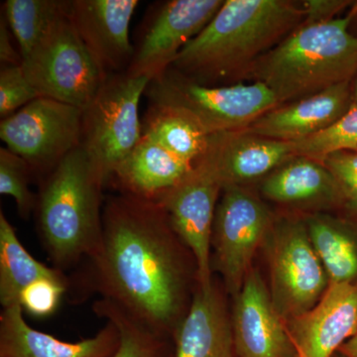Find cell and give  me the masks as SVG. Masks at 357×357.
Instances as JSON below:
<instances>
[{
	"mask_svg": "<svg viewBox=\"0 0 357 357\" xmlns=\"http://www.w3.org/2000/svg\"><path fill=\"white\" fill-rule=\"evenodd\" d=\"M354 14L303 22L260 58L249 75L271 89L280 105L351 82L357 73V37L349 30Z\"/></svg>",
	"mask_w": 357,
	"mask_h": 357,
	"instance_id": "4",
	"label": "cell"
},
{
	"mask_svg": "<svg viewBox=\"0 0 357 357\" xmlns=\"http://www.w3.org/2000/svg\"><path fill=\"white\" fill-rule=\"evenodd\" d=\"M93 311L119 331V347L109 357H175L173 338L154 332L110 301L96 300Z\"/></svg>",
	"mask_w": 357,
	"mask_h": 357,
	"instance_id": "25",
	"label": "cell"
},
{
	"mask_svg": "<svg viewBox=\"0 0 357 357\" xmlns=\"http://www.w3.org/2000/svg\"><path fill=\"white\" fill-rule=\"evenodd\" d=\"M295 156L310 157L321 161L328 154L342 150H357V107L330 128L293 142Z\"/></svg>",
	"mask_w": 357,
	"mask_h": 357,
	"instance_id": "27",
	"label": "cell"
},
{
	"mask_svg": "<svg viewBox=\"0 0 357 357\" xmlns=\"http://www.w3.org/2000/svg\"><path fill=\"white\" fill-rule=\"evenodd\" d=\"M194 167L143 135L137 146L115 171L110 184L121 194L160 202Z\"/></svg>",
	"mask_w": 357,
	"mask_h": 357,
	"instance_id": "20",
	"label": "cell"
},
{
	"mask_svg": "<svg viewBox=\"0 0 357 357\" xmlns=\"http://www.w3.org/2000/svg\"><path fill=\"white\" fill-rule=\"evenodd\" d=\"M175 357H234L231 317L220 289L198 286L175 338Z\"/></svg>",
	"mask_w": 357,
	"mask_h": 357,
	"instance_id": "19",
	"label": "cell"
},
{
	"mask_svg": "<svg viewBox=\"0 0 357 357\" xmlns=\"http://www.w3.org/2000/svg\"><path fill=\"white\" fill-rule=\"evenodd\" d=\"M95 337L67 342L26 323L20 305L0 314V357H109L119 345V333L110 321Z\"/></svg>",
	"mask_w": 357,
	"mask_h": 357,
	"instance_id": "18",
	"label": "cell"
},
{
	"mask_svg": "<svg viewBox=\"0 0 357 357\" xmlns=\"http://www.w3.org/2000/svg\"><path fill=\"white\" fill-rule=\"evenodd\" d=\"M105 188L81 146L39 181L36 229L53 267L65 272L88 259L100 246Z\"/></svg>",
	"mask_w": 357,
	"mask_h": 357,
	"instance_id": "3",
	"label": "cell"
},
{
	"mask_svg": "<svg viewBox=\"0 0 357 357\" xmlns=\"http://www.w3.org/2000/svg\"><path fill=\"white\" fill-rule=\"evenodd\" d=\"M262 192L281 204L332 201L342 196L328 167L319 160L295 156L275 169L265 178Z\"/></svg>",
	"mask_w": 357,
	"mask_h": 357,
	"instance_id": "21",
	"label": "cell"
},
{
	"mask_svg": "<svg viewBox=\"0 0 357 357\" xmlns=\"http://www.w3.org/2000/svg\"><path fill=\"white\" fill-rule=\"evenodd\" d=\"M213 222V262L227 292H241L258 246L271 227L266 206L243 188L223 189Z\"/></svg>",
	"mask_w": 357,
	"mask_h": 357,
	"instance_id": "10",
	"label": "cell"
},
{
	"mask_svg": "<svg viewBox=\"0 0 357 357\" xmlns=\"http://www.w3.org/2000/svg\"><path fill=\"white\" fill-rule=\"evenodd\" d=\"M42 98L26 77L22 65L1 66L0 70V116L9 115Z\"/></svg>",
	"mask_w": 357,
	"mask_h": 357,
	"instance_id": "29",
	"label": "cell"
},
{
	"mask_svg": "<svg viewBox=\"0 0 357 357\" xmlns=\"http://www.w3.org/2000/svg\"><path fill=\"white\" fill-rule=\"evenodd\" d=\"M347 0H307L303 6L305 23L325 22L337 18L340 11L351 6Z\"/></svg>",
	"mask_w": 357,
	"mask_h": 357,
	"instance_id": "32",
	"label": "cell"
},
{
	"mask_svg": "<svg viewBox=\"0 0 357 357\" xmlns=\"http://www.w3.org/2000/svg\"><path fill=\"white\" fill-rule=\"evenodd\" d=\"M270 294L285 321L311 310L330 285L302 223L287 222L279 227L270 253Z\"/></svg>",
	"mask_w": 357,
	"mask_h": 357,
	"instance_id": "11",
	"label": "cell"
},
{
	"mask_svg": "<svg viewBox=\"0 0 357 357\" xmlns=\"http://www.w3.org/2000/svg\"><path fill=\"white\" fill-rule=\"evenodd\" d=\"M222 3V0H170L150 6L133 44L132 60L126 73L150 81L164 74Z\"/></svg>",
	"mask_w": 357,
	"mask_h": 357,
	"instance_id": "9",
	"label": "cell"
},
{
	"mask_svg": "<svg viewBox=\"0 0 357 357\" xmlns=\"http://www.w3.org/2000/svg\"><path fill=\"white\" fill-rule=\"evenodd\" d=\"M62 0H6L2 15L8 23L20 48L22 61L27 58L65 13Z\"/></svg>",
	"mask_w": 357,
	"mask_h": 357,
	"instance_id": "26",
	"label": "cell"
},
{
	"mask_svg": "<svg viewBox=\"0 0 357 357\" xmlns=\"http://www.w3.org/2000/svg\"><path fill=\"white\" fill-rule=\"evenodd\" d=\"M143 135L178 158L195 164L203 158L210 135L180 110L149 103L142 121Z\"/></svg>",
	"mask_w": 357,
	"mask_h": 357,
	"instance_id": "23",
	"label": "cell"
},
{
	"mask_svg": "<svg viewBox=\"0 0 357 357\" xmlns=\"http://www.w3.org/2000/svg\"><path fill=\"white\" fill-rule=\"evenodd\" d=\"M144 96L149 103L180 110L208 135L243 131L280 105L273 91L260 82L204 86L171 68L150 81Z\"/></svg>",
	"mask_w": 357,
	"mask_h": 357,
	"instance_id": "5",
	"label": "cell"
},
{
	"mask_svg": "<svg viewBox=\"0 0 357 357\" xmlns=\"http://www.w3.org/2000/svg\"><path fill=\"white\" fill-rule=\"evenodd\" d=\"M189 260L196 261L161 204L119 192L105 202L102 241L70 287L174 340L194 298Z\"/></svg>",
	"mask_w": 357,
	"mask_h": 357,
	"instance_id": "1",
	"label": "cell"
},
{
	"mask_svg": "<svg viewBox=\"0 0 357 357\" xmlns=\"http://www.w3.org/2000/svg\"><path fill=\"white\" fill-rule=\"evenodd\" d=\"M53 280L69 284L65 272L35 259L21 243L15 229L0 211V303L2 309L20 305L21 296L32 284ZM21 306V305H20Z\"/></svg>",
	"mask_w": 357,
	"mask_h": 357,
	"instance_id": "22",
	"label": "cell"
},
{
	"mask_svg": "<svg viewBox=\"0 0 357 357\" xmlns=\"http://www.w3.org/2000/svg\"><path fill=\"white\" fill-rule=\"evenodd\" d=\"M231 325L234 351L238 357L297 356L286 321L257 272L249 271L236 296Z\"/></svg>",
	"mask_w": 357,
	"mask_h": 357,
	"instance_id": "14",
	"label": "cell"
},
{
	"mask_svg": "<svg viewBox=\"0 0 357 357\" xmlns=\"http://www.w3.org/2000/svg\"><path fill=\"white\" fill-rule=\"evenodd\" d=\"M32 178L24 160L8 148H0V194L14 199L23 220H29L36 208L37 195L30 189Z\"/></svg>",
	"mask_w": 357,
	"mask_h": 357,
	"instance_id": "28",
	"label": "cell"
},
{
	"mask_svg": "<svg viewBox=\"0 0 357 357\" xmlns=\"http://www.w3.org/2000/svg\"><path fill=\"white\" fill-rule=\"evenodd\" d=\"M307 232L330 283L357 281V244L354 237L330 218H311Z\"/></svg>",
	"mask_w": 357,
	"mask_h": 357,
	"instance_id": "24",
	"label": "cell"
},
{
	"mask_svg": "<svg viewBox=\"0 0 357 357\" xmlns=\"http://www.w3.org/2000/svg\"><path fill=\"white\" fill-rule=\"evenodd\" d=\"M351 82L316 95L279 105L253 122L243 132L270 139L297 142L330 128L352 105Z\"/></svg>",
	"mask_w": 357,
	"mask_h": 357,
	"instance_id": "17",
	"label": "cell"
},
{
	"mask_svg": "<svg viewBox=\"0 0 357 357\" xmlns=\"http://www.w3.org/2000/svg\"><path fill=\"white\" fill-rule=\"evenodd\" d=\"M337 352L345 357H357V333L349 338Z\"/></svg>",
	"mask_w": 357,
	"mask_h": 357,
	"instance_id": "34",
	"label": "cell"
},
{
	"mask_svg": "<svg viewBox=\"0 0 357 357\" xmlns=\"http://www.w3.org/2000/svg\"><path fill=\"white\" fill-rule=\"evenodd\" d=\"M333 357H345L344 356H342V354H340V352H337V354H335Z\"/></svg>",
	"mask_w": 357,
	"mask_h": 357,
	"instance_id": "36",
	"label": "cell"
},
{
	"mask_svg": "<svg viewBox=\"0 0 357 357\" xmlns=\"http://www.w3.org/2000/svg\"><path fill=\"white\" fill-rule=\"evenodd\" d=\"M150 79L110 75L82 115L81 147L107 187L143 136L139 102Z\"/></svg>",
	"mask_w": 357,
	"mask_h": 357,
	"instance_id": "6",
	"label": "cell"
},
{
	"mask_svg": "<svg viewBox=\"0 0 357 357\" xmlns=\"http://www.w3.org/2000/svg\"><path fill=\"white\" fill-rule=\"evenodd\" d=\"M293 157V142L234 131L210 135L206 153L197 163L208 167L225 189L264 177Z\"/></svg>",
	"mask_w": 357,
	"mask_h": 357,
	"instance_id": "16",
	"label": "cell"
},
{
	"mask_svg": "<svg viewBox=\"0 0 357 357\" xmlns=\"http://www.w3.org/2000/svg\"><path fill=\"white\" fill-rule=\"evenodd\" d=\"M222 191L223 185L217 176L204 164L197 163L192 172L158 202L194 255L202 288L211 287L213 283L211 238Z\"/></svg>",
	"mask_w": 357,
	"mask_h": 357,
	"instance_id": "12",
	"label": "cell"
},
{
	"mask_svg": "<svg viewBox=\"0 0 357 357\" xmlns=\"http://www.w3.org/2000/svg\"><path fill=\"white\" fill-rule=\"evenodd\" d=\"M13 33L8 23L1 14L0 20V62L1 66L22 65V57L20 52L16 50L13 44Z\"/></svg>",
	"mask_w": 357,
	"mask_h": 357,
	"instance_id": "33",
	"label": "cell"
},
{
	"mask_svg": "<svg viewBox=\"0 0 357 357\" xmlns=\"http://www.w3.org/2000/svg\"><path fill=\"white\" fill-rule=\"evenodd\" d=\"M69 290V284L53 280L39 281L23 292L20 305L33 316H50L57 309L63 295Z\"/></svg>",
	"mask_w": 357,
	"mask_h": 357,
	"instance_id": "30",
	"label": "cell"
},
{
	"mask_svg": "<svg viewBox=\"0 0 357 357\" xmlns=\"http://www.w3.org/2000/svg\"><path fill=\"white\" fill-rule=\"evenodd\" d=\"M304 20L303 7L286 0H225L171 69L204 86L246 76Z\"/></svg>",
	"mask_w": 357,
	"mask_h": 357,
	"instance_id": "2",
	"label": "cell"
},
{
	"mask_svg": "<svg viewBox=\"0 0 357 357\" xmlns=\"http://www.w3.org/2000/svg\"><path fill=\"white\" fill-rule=\"evenodd\" d=\"M352 105L351 107H357V79L354 89H352Z\"/></svg>",
	"mask_w": 357,
	"mask_h": 357,
	"instance_id": "35",
	"label": "cell"
},
{
	"mask_svg": "<svg viewBox=\"0 0 357 357\" xmlns=\"http://www.w3.org/2000/svg\"><path fill=\"white\" fill-rule=\"evenodd\" d=\"M138 0H72L68 13L86 48L107 74L128 70L133 56L129 26Z\"/></svg>",
	"mask_w": 357,
	"mask_h": 357,
	"instance_id": "15",
	"label": "cell"
},
{
	"mask_svg": "<svg viewBox=\"0 0 357 357\" xmlns=\"http://www.w3.org/2000/svg\"><path fill=\"white\" fill-rule=\"evenodd\" d=\"M299 357H333L357 333V281L330 283L309 311L286 321Z\"/></svg>",
	"mask_w": 357,
	"mask_h": 357,
	"instance_id": "13",
	"label": "cell"
},
{
	"mask_svg": "<svg viewBox=\"0 0 357 357\" xmlns=\"http://www.w3.org/2000/svg\"><path fill=\"white\" fill-rule=\"evenodd\" d=\"M82 115L79 107L42 96L1 119L0 138L41 181L81 146Z\"/></svg>",
	"mask_w": 357,
	"mask_h": 357,
	"instance_id": "8",
	"label": "cell"
},
{
	"mask_svg": "<svg viewBox=\"0 0 357 357\" xmlns=\"http://www.w3.org/2000/svg\"><path fill=\"white\" fill-rule=\"evenodd\" d=\"M337 182L340 194L357 206V150H342L321 160Z\"/></svg>",
	"mask_w": 357,
	"mask_h": 357,
	"instance_id": "31",
	"label": "cell"
},
{
	"mask_svg": "<svg viewBox=\"0 0 357 357\" xmlns=\"http://www.w3.org/2000/svg\"><path fill=\"white\" fill-rule=\"evenodd\" d=\"M22 67L40 96L81 109L93 100L109 77L77 34L68 3L48 34L22 61Z\"/></svg>",
	"mask_w": 357,
	"mask_h": 357,
	"instance_id": "7",
	"label": "cell"
}]
</instances>
